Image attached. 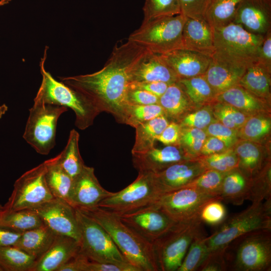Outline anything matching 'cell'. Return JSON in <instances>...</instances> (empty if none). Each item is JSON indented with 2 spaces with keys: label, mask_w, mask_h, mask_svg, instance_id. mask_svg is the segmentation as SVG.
I'll return each mask as SVG.
<instances>
[{
  "label": "cell",
  "mask_w": 271,
  "mask_h": 271,
  "mask_svg": "<svg viewBox=\"0 0 271 271\" xmlns=\"http://www.w3.org/2000/svg\"><path fill=\"white\" fill-rule=\"evenodd\" d=\"M149 51L128 41L116 47L104 67L91 74L60 77V81L89 102L99 114L106 112L123 123L132 70Z\"/></svg>",
  "instance_id": "6da1fadb"
},
{
  "label": "cell",
  "mask_w": 271,
  "mask_h": 271,
  "mask_svg": "<svg viewBox=\"0 0 271 271\" xmlns=\"http://www.w3.org/2000/svg\"><path fill=\"white\" fill-rule=\"evenodd\" d=\"M78 209L107 231L127 261L139 271L160 270L153 244L124 224L117 215L99 207Z\"/></svg>",
  "instance_id": "7a4b0ae2"
},
{
  "label": "cell",
  "mask_w": 271,
  "mask_h": 271,
  "mask_svg": "<svg viewBox=\"0 0 271 271\" xmlns=\"http://www.w3.org/2000/svg\"><path fill=\"white\" fill-rule=\"evenodd\" d=\"M213 59L233 67L244 68L257 62L264 35L251 33L233 23L213 28Z\"/></svg>",
  "instance_id": "3957f363"
},
{
  "label": "cell",
  "mask_w": 271,
  "mask_h": 271,
  "mask_svg": "<svg viewBox=\"0 0 271 271\" xmlns=\"http://www.w3.org/2000/svg\"><path fill=\"white\" fill-rule=\"evenodd\" d=\"M227 270L270 271L271 229L243 234L229 243L225 251Z\"/></svg>",
  "instance_id": "277c9868"
},
{
  "label": "cell",
  "mask_w": 271,
  "mask_h": 271,
  "mask_svg": "<svg viewBox=\"0 0 271 271\" xmlns=\"http://www.w3.org/2000/svg\"><path fill=\"white\" fill-rule=\"evenodd\" d=\"M48 48L46 46L43 57L40 62L42 79L34 101L71 108L75 114V125L80 129H85L93 124L94 119L99 113L80 95L62 82L57 81L46 70L45 64Z\"/></svg>",
  "instance_id": "5b68a950"
},
{
  "label": "cell",
  "mask_w": 271,
  "mask_h": 271,
  "mask_svg": "<svg viewBox=\"0 0 271 271\" xmlns=\"http://www.w3.org/2000/svg\"><path fill=\"white\" fill-rule=\"evenodd\" d=\"M185 20L186 17L180 14L143 22L127 40L159 55L182 49V30Z\"/></svg>",
  "instance_id": "8992f818"
},
{
  "label": "cell",
  "mask_w": 271,
  "mask_h": 271,
  "mask_svg": "<svg viewBox=\"0 0 271 271\" xmlns=\"http://www.w3.org/2000/svg\"><path fill=\"white\" fill-rule=\"evenodd\" d=\"M210 236L206 237L208 252L227 246L236 238L249 232L271 229V198L253 202L241 212L225 219Z\"/></svg>",
  "instance_id": "52a82bcc"
},
{
  "label": "cell",
  "mask_w": 271,
  "mask_h": 271,
  "mask_svg": "<svg viewBox=\"0 0 271 271\" xmlns=\"http://www.w3.org/2000/svg\"><path fill=\"white\" fill-rule=\"evenodd\" d=\"M202 223L199 215L177 222L153 243L160 270L177 271L194 238L203 230Z\"/></svg>",
  "instance_id": "ba28073f"
},
{
  "label": "cell",
  "mask_w": 271,
  "mask_h": 271,
  "mask_svg": "<svg viewBox=\"0 0 271 271\" xmlns=\"http://www.w3.org/2000/svg\"><path fill=\"white\" fill-rule=\"evenodd\" d=\"M23 138L38 153L48 155L55 145L57 121L68 108L34 101Z\"/></svg>",
  "instance_id": "9c48e42d"
},
{
  "label": "cell",
  "mask_w": 271,
  "mask_h": 271,
  "mask_svg": "<svg viewBox=\"0 0 271 271\" xmlns=\"http://www.w3.org/2000/svg\"><path fill=\"white\" fill-rule=\"evenodd\" d=\"M75 211L80 232V251L82 254L91 261L129 263L99 223L78 209L75 208Z\"/></svg>",
  "instance_id": "30bf717a"
},
{
  "label": "cell",
  "mask_w": 271,
  "mask_h": 271,
  "mask_svg": "<svg viewBox=\"0 0 271 271\" xmlns=\"http://www.w3.org/2000/svg\"><path fill=\"white\" fill-rule=\"evenodd\" d=\"M161 195L153 173L139 172L132 183L103 199L97 207L120 215L154 204Z\"/></svg>",
  "instance_id": "8fae6325"
},
{
  "label": "cell",
  "mask_w": 271,
  "mask_h": 271,
  "mask_svg": "<svg viewBox=\"0 0 271 271\" xmlns=\"http://www.w3.org/2000/svg\"><path fill=\"white\" fill-rule=\"evenodd\" d=\"M45 169L44 161L21 175L15 181L4 210L31 209L54 198L45 182Z\"/></svg>",
  "instance_id": "7c38bea8"
},
{
  "label": "cell",
  "mask_w": 271,
  "mask_h": 271,
  "mask_svg": "<svg viewBox=\"0 0 271 271\" xmlns=\"http://www.w3.org/2000/svg\"><path fill=\"white\" fill-rule=\"evenodd\" d=\"M220 199L191 187L184 188L162 194L156 203L176 222L190 220L199 215L209 201Z\"/></svg>",
  "instance_id": "4fadbf2b"
},
{
  "label": "cell",
  "mask_w": 271,
  "mask_h": 271,
  "mask_svg": "<svg viewBox=\"0 0 271 271\" xmlns=\"http://www.w3.org/2000/svg\"><path fill=\"white\" fill-rule=\"evenodd\" d=\"M118 216L124 224L152 244L177 223L156 203Z\"/></svg>",
  "instance_id": "5bb4252c"
},
{
  "label": "cell",
  "mask_w": 271,
  "mask_h": 271,
  "mask_svg": "<svg viewBox=\"0 0 271 271\" xmlns=\"http://www.w3.org/2000/svg\"><path fill=\"white\" fill-rule=\"evenodd\" d=\"M31 209L39 215L44 224L55 234L70 236L79 242L80 232L75 208L69 203L54 198Z\"/></svg>",
  "instance_id": "9a60e30c"
},
{
  "label": "cell",
  "mask_w": 271,
  "mask_h": 271,
  "mask_svg": "<svg viewBox=\"0 0 271 271\" xmlns=\"http://www.w3.org/2000/svg\"><path fill=\"white\" fill-rule=\"evenodd\" d=\"M113 194L101 186L94 168L85 165L73 178L69 203L75 208H92L97 207L101 201Z\"/></svg>",
  "instance_id": "2e32d148"
},
{
  "label": "cell",
  "mask_w": 271,
  "mask_h": 271,
  "mask_svg": "<svg viewBox=\"0 0 271 271\" xmlns=\"http://www.w3.org/2000/svg\"><path fill=\"white\" fill-rule=\"evenodd\" d=\"M206 170L198 159H190L173 164L153 176L162 195L185 187Z\"/></svg>",
  "instance_id": "e0dca14e"
},
{
  "label": "cell",
  "mask_w": 271,
  "mask_h": 271,
  "mask_svg": "<svg viewBox=\"0 0 271 271\" xmlns=\"http://www.w3.org/2000/svg\"><path fill=\"white\" fill-rule=\"evenodd\" d=\"M232 23L251 33L264 35L270 29L271 0H242Z\"/></svg>",
  "instance_id": "ac0fdd59"
},
{
  "label": "cell",
  "mask_w": 271,
  "mask_h": 271,
  "mask_svg": "<svg viewBox=\"0 0 271 271\" xmlns=\"http://www.w3.org/2000/svg\"><path fill=\"white\" fill-rule=\"evenodd\" d=\"M132 163L139 172L159 173L175 163L192 159L179 145L154 147L140 154L132 155Z\"/></svg>",
  "instance_id": "d6986e66"
},
{
  "label": "cell",
  "mask_w": 271,
  "mask_h": 271,
  "mask_svg": "<svg viewBox=\"0 0 271 271\" xmlns=\"http://www.w3.org/2000/svg\"><path fill=\"white\" fill-rule=\"evenodd\" d=\"M179 79L204 75L212 57L185 49H178L160 55Z\"/></svg>",
  "instance_id": "ffe728a7"
},
{
  "label": "cell",
  "mask_w": 271,
  "mask_h": 271,
  "mask_svg": "<svg viewBox=\"0 0 271 271\" xmlns=\"http://www.w3.org/2000/svg\"><path fill=\"white\" fill-rule=\"evenodd\" d=\"M79 251L78 241L70 236L56 235L50 247L36 260L31 271H58Z\"/></svg>",
  "instance_id": "44dd1931"
},
{
  "label": "cell",
  "mask_w": 271,
  "mask_h": 271,
  "mask_svg": "<svg viewBox=\"0 0 271 271\" xmlns=\"http://www.w3.org/2000/svg\"><path fill=\"white\" fill-rule=\"evenodd\" d=\"M182 42V49L212 57L214 51L213 28L204 19L186 17Z\"/></svg>",
  "instance_id": "7402d4cb"
},
{
  "label": "cell",
  "mask_w": 271,
  "mask_h": 271,
  "mask_svg": "<svg viewBox=\"0 0 271 271\" xmlns=\"http://www.w3.org/2000/svg\"><path fill=\"white\" fill-rule=\"evenodd\" d=\"M179 80L160 55L149 51L135 67L131 75V82L161 81L171 84Z\"/></svg>",
  "instance_id": "603a6c76"
},
{
  "label": "cell",
  "mask_w": 271,
  "mask_h": 271,
  "mask_svg": "<svg viewBox=\"0 0 271 271\" xmlns=\"http://www.w3.org/2000/svg\"><path fill=\"white\" fill-rule=\"evenodd\" d=\"M215 101L230 104L248 116L270 112V102L254 95L239 84L218 94Z\"/></svg>",
  "instance_id": "cb8c5ba5"
},
{
  "label": "cell",
  "mask_w": 271,
  "mask_h": 271,
  "mask_svg": "<svg viewBox=\"0 0 271 271\" xmlns=\"http://www.w3.org/2000/svg\"><path fill=\"white\" fill-rule=\"evenodd\" d=\"M159 104L170 121L178 123L197 108L178 82L168 86L165 93L159 97Z\"/></svg>",
  "instance_id": "d4e9b609"
},
{
  "label": "cell",
  "mask_w": 271,
  "mask_h": 271,
  "mask_svg": "<svg viewBox=\"0 0 271 271\" xmlns=\"http://www.w3.org/2000/svg\"><path fill=\"white\" fill-rule=\"evenodd\" d=\"M245 69L221 63L212 58L203 75L217 95L238 84Z\"/></svg>",
  "instance_id": "484cf974"
},
{
  "label": "cell",
  "mask_w": 271,
  "mask_h": 271,
  "mask_svg": "<svg viewBox=\"0 0 271 271\" xmlns=\"http://www.w3.org/2000/svg\"><path fill=\"white\" fill-rule=\"evenodd\" d=\"M56 235L50 228L44 224L23 232L14 246L37 260L50 247Z\"/></svg>",
  "instance_id": "4316f807"
},
{
  "label": "cell",
  "mask_w": 271,
  "mask_h": 271,
  "mask_svg": "<svg viewBox=\"0 0 271 271\" xmlns=\"http://www.w3.org/2000/svg\"><path fill=\"white\" fill-rule=\"evenodd\" d=\"M233 149L238 159V168L250 179L267 163H264L263 153L257 143L239 140Z\"/></svg>",
  "instance_id": "83f0119b"
},
{
  "label": "cell",
  "mask_w": 271,
  "mask_h": 271,
  "mask_svg": "<svg viewBox=\"0 0 271 271\" xmlns=\"http://www.w3.org/2000/svg\"><path fill=\"white\" fill-rule=\"evenodd\" d=\"M271 71L256 62L247 67L238 84L254 95L270 101Z\"/></svg>",
  "instance_id": "f1b7e54d"
},
{
  "label": "cell",
  "mask_w": 271,
  "mask_h": 271,
  "mask_svg": "<svg viewBox=\"0 0 271 271\" xmlns=\"http://www.w3.org/2000/svg\"><path fill=\"white\" fill-rule=\"evenodd\" d=\"M250 179L238 168L227 172L223 179L220 197L235 205L248 199Z\"/></svg>",
  "instance_id": "f546056e"
},
{
  "label": "cell",
  "mask_w": 271,
  "mask_h": 271,
  "mask_svg": "<svg viewBox=\"0 0 271 271\" xmlns=\"http://www.w3.org/2000/svg\"><path fill=\"white\" fill-rule=\"evenodd\" d=\"M45 162L44 177L49 191L54 198L69 203L73 179L60 165L57 156Z\"/></svg>",
  "instance_id": "4dcf8cb0"
},
{
  "label": "cell",
  "mask_w": 271,
  "mask_h": 271,
  "mask_svg": "<svg viewBox=\"0 0 271 271\" xmlns=\"http://www.w3.org/2000/svg\"><path fill=\"white\" fill-rule=\"evenodd\" d=\"M170 122L165 115H161L136 127L135 142L131 150L132 155L143 154L155 147L157 137Z\"/></svg>",
  "instance_id": "1f68e13d"
},
{
  "label": "cell",
  "mask_w": 271,
  "mask_h": 271,
  "mask_svg": "<svg viewBox=\"0 0 271 271\" xmlns=\"http://www.w3.org/2000/svg\"><path fill=\"white\" fill-rule=\"evenodd\" d=\"M178 82L198 108L215 101L216 94L203 75L180 79Z\"/></svg>",
  "instance_id": "d6a6232c"
},
{
  "label": "cell",
  "mask_w": 271,
  "mask_h": 271,
  "mask_svg": "<svg viewBox=\"0 0 271 271\" xmlns=\"http://www.w3.org/2000/svg\"><path fill=\"white\" fill-rule=\"evenodd\" d=\"M44 224L41 217L32 209L4 210L0 213V225L20 233Z\"/></svg>",
  "instance_id": "836d02e7"
},
{
  "label": "cell",
  "mask_w": 271,
  "mask_h": 271,
  "mask_svg": "<svg viewBox=\"0 0 271 271\" xmlns=\"http://www.w3.org/2000/svg\"><path fill=\"white\" fill-rule=\"evenodd\" d=\"M79 140V133L75 129H72L65 147L57 155L59 163L72 179L79 174L85 166L80 153Z\"/></svg>",
  "instance_id": "e575fe53"
},
{
  "label": "cell",
  "mask_w": 271,
  "mask_h": 271,
  "mask_svg": "<svg viewBox=\"0 0 271 271\" xmlns=\"http://www.w3.org/2000/svg\"><path fill=\"white\" fill-rule=\"evenodd\" d=\"M242 0H210L205 19L213 28L232 23L238 5Z\"/></svg>",
  "instance_id": "d590c367"
},
{
  "label": "cell",
  "mask_w": 271,
  "mask_h": 271,
  "mask_svg": "<svg viewBox=\"0 0 271 271\" xmlns=\"http://www.w3.org/2000/svg\"><path fill=\"white\" fill-rule=\"evenodd\" d=\"M36 259L17 247L0 246V266L3 271H31Z\"/></svg>",
  "instance_id": "8d00e7d4"
},
{
  "label": "cell",
  "mask_w": 271,
  "mask_h": 271,
  "mask_svg": "<svg viewBox=\"0 0 271 271\" xmlns=\"http://www.w3.org/2000/svg\"><path fill=\"white\" fill-rule=\"evenodd\" d=\"M271 129V119L269 113L251 115L237 130L239 140L257 143L269 134Z\"/></svg>",
  "instance_id": "74e56055"
},
{
  "label": "cell",
  "mask_w": 271,
  "mask_h": 271,
  "mask_svg": "<svg viewBox=\"0 0 271 271\" xmlns=\"http://www.w3.org/2000/svg\"><path fill=\"white\" fill-rule=\"evenodd\" d=\"M203 230L194 238L177 271L197 270L208 253Z\"/></svg>",
  "instance_id": "f35d334b"
},
{
  "label": "cell",
  "mask_w": 271,
  "mask_h": 271,
  "mask_svg": "<svg viewBox=\"0 0 271 271\" xmlns=\"http://www.w3.org/2000/svg\"><path fill=\"white\" fill-rule=\"evenodd\" d=\"M161 115H165V113L159 104H129L126 110L123 123L135 128L142 123Z\"/></svg>",
  "instance_id": "ab89813d"
},
{
  "label": "cell",
  "mask_w": 271,
  "mask_h": 271,
  "mask_svg": "<svg viewBox=\"0 0 271 271\" xmlns=\"http://www.w3.org/2000/svg\"><path fill=\"white\" fill-rule=\"evenodd\" d=\"M211 105L215 119L234 129L237 130L250 116L226 103L215 101Z\"/></svg>",
  "instance_id": "60d3db41"
},
{
  "label": "cell",
  "mask_w": 271,
  "mask_h": 271,
  "mask_svg": "<svg viewBox=\"0 0 271 271\" xmlns=\"http://www.w3.org/2000/svg\"><path fill=\"white\" fill-rule=\"evenodd\" d=\"M271 198L270 165L267 162L260 172L250 179L248 199L261 202Z\"/></svg>",
  "instance_id": "b9f144b4"
},
{
  "label": "cell",
  "mask_w": 271,
  "mask_h": 271,
  "mask_svg": "<svg viewBox=\"0 0 271 271\" xmlns=\"http://www.w3.org/2000/svg\"><path fill=\"white\" fill-rule=\"evenodd\" d=\"M207 136L204 130L181 127L178 144L192 159H197L200 156L201 148Z\"/></svg>",
  "instance_id": "7bdbcfd3"
},
{
  "label": "cell",
  "mask_w": 271,
  "mask_h": 271,
  "mask_svg": "<svg viewBox=\"0 0 271 271\" xmlns=\"http://www.w3.org/2000/svg\"><path fill=\"white\" fill-rule=\"evenodd\" d=\"M207 169L227 173L238 168L239 161L233 148L225 152L197 158Z\"/></svg>",
  "instance_id": "ee69618b"
},
{
  "label": "cell",
  "mask_w": 271,
  "mask_h": 271,
  "mask_svg": "<svg viewBox=\"0 0 271 271\" xmlns=\"http://www.w3.org/2000/svg\"><path fill=\"white\" fill-rule=\"evenodd\" d=\"M226 173L207 169L186 187L196 188L205 193L221 199L220 195L221 186Z\"/></svg>",
  "instance_id": "f6af8a7d"
},
{
  "label": "cell",
  "mask_w": 271,
  "mask_h": 271,
  "mask_svg": "<svg viewBox=\"0 0 271 271\" xmlns=\"http://www.w3.org/2000/svg\"><path fill=\"white\" fill-rule=\"evenodd\" d=\"M144 20L181 14L179 0H146L143 7Z\"/></svg>",
  "instance_id": "bcb514c9"
},
{
  "label": "cell",
  "mask_w": 271,
  "mask_h": 271,
  "mask_svg": "<svg viewBox=\"0 0 271 271\" xmlns=\"http://www.w3.org/2000/svg\"><path fill=\"white\" fill-rule=\"evenodd\" d=\"M214 117L211 104L198 108L186 115L179 122L181 127L197 128L205 130L212 122Z\"/></svg>",
  "instance_id": "7dc6e473"
},
{
  "label": "cell",
  "mask_w": 271,
  "mask_h": 271,
  "mask_svg": "<svg viewBox=\"0 0 271 271\" xmlns=\"http://www.w3.org/2000/svg\"><path fill=\"white\" fill-rule=\"evenodd\" d=\"M220 199H214L204 205L199 217L203 222L211 225L220 224L226 219V210Z\"/></svg>",
  "instance_id": "c3c4849f"
},
{
  "label": "cell",
  "mask_w": 271,
  "mask_h": 271,
  "mask_svg": "<svg viewBox=\"0 0 271 271\" xmlns=\"http://www.w3.org/2000/svg\"><path fill=\"white\" fill-rule=\"evenodd\" d=\"M204 130L208 136L218 138L229 149L233 148L239 140L236 129L228 127L217 120L210 123Z\"/></svg>",
  "instance_id": "681fc988"
},
{
  "label": "cell",
  "mask_w": 271,
  "mask_h": 271,
  "mask_svg": "<svg viewBox=\"0 0 271 271\" xmlns=\"http://www.w3.org/2000/svg\"><path fill=\"white\" fill-rule=\"evenodd\" d=\"M226 246L209 251L197 270L225 271L227 270L225 258Z\"/></svg>",
  "instance_id": "f907efd6"
},
{
  "label": "cell",
  "mask_w": 271,
  "mask_h": 271,
  "mask_svg": "<svg viewBox=\"0 0 271 271\" xmlns=\"http://www.w3.org/2000/svg\"><path fill=\"white\" fill-rule=\"evenodd\" d=\"M210 0H179L181 14L186 18L205 19Z\"/></svg>",
  "instance_id": "816d5d0a"
},
{
  "label": "cell",
  "mask_w": 271,
  "mask_h": 271,
  "mask_svg": "<svg viewBox=\"0 0 271 271\" xmlns=\"http://www.w3.org/2000/svg\"><path fill=\"white\" fill-rule=\"evenodd\" d=\"M159 97L144 90L129 89L127 100L129 104L149 105L159 104Z\"/></svg>",
  "instance_id": "f5cc1de1"
},
{
  "label": "cell",
  "mask_w": 271,
  "mask_h": 271,
  "mask_svg": "<svg viewBox=\"0 0 271 271\" xmlns=\"http://www.w3.org/2000/svg\"><path fill=\"white\" fill-rule=\"evenodd\" d=\"M86 271H139L129 263H104L89 260Z\"/></svg>",
  "instance_id": "db71d44e"
},
{
  "label": "cell",
  "mask_w": 271,
  "mask_h": 271,
  "mask_svg": "<svg viewBox=\"0 0 271 271\" xmlns=\"http://www.w3.org/2000/svg\"><path fill=\"white\" fill-rule=\"evenodd\" d=\"M180 130L181 126L179 123L170 121L157 137V141L166 146L178 144Z\"/></svg>",
  "instance_id": "11a10c76"
},
{
  "label": "cell",
  "mask_w": 271,
  "mask_h": 271,
  "mask_svg": "<svg viewBox=\"0 0 271 271\" xmlns=\"http://www.w3.org/2000/svg\"><path fill=\"white\" fill-rule=\"evenodd\" d=\"M257 62L271 71V29L264 35L259 50Z\"/></svg>",
  "instance_id": "9f6ffc18"
},
{
  "label": "cell",
  "mask_w": 271,
  "mask_h": 271,
  "mask_svg": "<svg viewBox=\"0 0 271 271\" xmlns=\"http://www.w3.org/2000/svg\"><path fill=\"white\" fill-rule=\"evenodd\" d=\"M229 149L220 140L213 136H207L201 148L200 157L222 153Z\"/></svg>",
  "instance_id": "6f0895ef"
},
{
  "label": "cell",
  "mask_w": 271,
  "mask_h": 271,
  "mask_svg": "<svg viewBox=\"0 0 271 271\" xmlns=\"http://www.w3.org/2000/svg\"><path fill=\"white\" fill-rule=\"evenodd\" d=\"M169 85L161 81L131 82L129 89L144 90L160 97L165 93Z\"/></svg>",
  "instance_id": "680465c9"
},
{
  "label": "cell",
  "mask_w": 271,
  "mask_h": 271,
  "mask_svg": "<svg viewBox=\"0 0 271 271\" xmlns=\"http://www.w3.org/2000/svg\"><path fill=\"white\" fill-rule=\"evenodd\" d=\"M89 260L79 251L75 257L61 266L58 271H86Z\"/></svg>",
  "instance_id": "91938a15"
},
{
  "label": "cell",
  "mask_w": 271,
  "mask_h": 271,
  "mask_svg": "<svg viewBox=\"0 0 271 271\" xmlns=\"http://www.w3.org/2000/svg\"><path fill=\"white\" fill-rule=\"evenodd\" d=\"M22 233L0 225V246L15 245Z\"/></svg>",
  "instance_id": "94428289"
},
{
  "label": "cell",
  "mask_w": 271,
  "mask_h": 271,
  "mask_svg": "<svg viewBox=\"0 0 271 271\" xmlns=\"http://www.w3.org/2000/svg\"><path fill=\"white\" fill-rule=\"evenodd\" d=\"M8 109V107L5 104L0 105V119L6 113Z\"/></svg>",
  "instance_id": "6125c7cd"
},
{
  "label": "cell",
  "mask_w": 271,
  "mask_h": 271,
  "mask_svg": "<svg viewBox=\"0 0 271 271\" xmlns=\"http://www.w3.org/2000/svg\"><path fill=\"white\" fill-rule=\"evenodd\" d=\"M11 0H0V6H4L9 3Z\"/></svg>",
  "instance_id": "be15d7a7"
},
{
  "label": "cell",
  "mask_w": 271,
  "mask_h": 271,
  "mask_svg": "<svg viewBox=\"0 0 271 271\" xmlns=\"http://www.w3.org/2000/svg\"><path fill=\"white\" fill-rule=\"evenodd\" d=\"M4 210V206L0 204V213Z\"/></svg>",
  "instance_id": "e7e4bbea"
},
{
  "label": "cell",
  "mask_w": 271,
  "mask_h": 271,
  "mask_svg": "<svg viewBox=\"0 0 271 271\" xmlns=\"http://www.w3.org/2000/svg\"><path fill=\"white\" fill-rule=\"evenodd\" d=\"M0 271H3L2 268L1 267V266H0Z\"/></svg>",
  "instance_id": "03108f58"
}]
</instances>
